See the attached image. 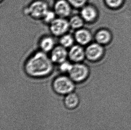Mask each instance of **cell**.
Segmentation results:
<instances>
[{
	"label": "cell",
	"instance_id": "6da1fadb",
	"mask_svg": "<svg viewBox=\"0 0 131 130\" xmlns=\"http://www.w3.org/2000/svg\"><path fill=\"white\" fill-rule=\"evenodd\" d=\"M54 65L48 54L38 49L27 58L23 68L25 73L29 77L39 79L47 77L51 74Z\"/></svg>",
	"mask_w": 131,
	"mask_h": 130
},
{
	"label": "cell",
	"instance_id": "7a4b0ae2",
	"mask_svg": "<svg viewBox=\"0 0 131 130\" xmlns=\"http://www.w3.org/2000/svg\"><path fill=\"white\" fill-rule=\"evenodd\" d=\"M49 5L45 0H33L24 7L23 14L35 21H41L46 12L49 9Z\"/></svg>",
	"mask_w": 131,
	"mask_h": 130
},
{
	"label": "cell",
	"instance_id": "3957f363",
	"mask_svg": "<svg viewBox=\"0 0 131 130\" xmlns=\"http://www.w3.org/2000/svg\"><path fill=\"white\" fill-rule=\"evenodd\" d=\"M53 90L61 95H67L74 90V82L69 76L62 75L56 77L52 83Z\"/></svg>",
	"mask_w": 131,
	"mask_h": 130
},
{
	"label": "cell",
	"instance_id": "277c9868",
	"mask_svg": "<svg viewBox=\"0 0 131 130\" xmlns=\"http://www.w3.org/2000/svg\"><path fill=\"white\" fill-rule=\"evenodd\" d=\"M90 70L88 66L83 62L73 63L68 73L69 76L74 83H80L85 81L88 78Z\"/></svg>",
	"mask_w": 131,
	"mask_h": 130
},
{
	"label": "cell",
	"instance_id": "5b68a950",
	"mask_svg": "<svg viewBox=\"0 0 131 130\" xmlns=\"http://www.w3.org/2000/svg\"><path fill=\"white\" fill-rule=\"evenodd\" d=\"M48 27L51 35L58 38L71 30L68 19L59 17H57Z\"/></svg>",
	"mask_w": 131,
	"mask_h": 130
},
{
	"label": "cell",
	"instance_id": "8992f818",
	"mask_svg": "<svg viewBox=\"0 0 131 130\" xmlns=\"http://www.w3.org/2000/svg\"><path fill=\"white\" fill-rule=\"evenodd\" d=\"M73 9L67 0H57L55 1L52 9L57 17L68 19L72 15Z\"/></svg>",
	"mask_w": 131,
	"mask_h": 130
},
{
	"label": "cell",
	"instance_id": "52a82bcc",
	"mask_svg": "<svg viewBox=\"0 0 131 130\" xmlns=\"http://www.w3.org/2000/svg\"><path fill=\"white\" fill-rule=\"evenodd\" d=\"M68 60L73 63L83 62L85 60V47L74 44L68 49Z\"/></svg>",
	"mask_w": 131,
	"mask_h": 130
},
{
	"label": "cell",
	"instance_id": "ba28073f",
	"mask_svg": "<svg viewBox=\"0 0 131 130\" xmlns=\"http://www.w3.org/2000/svg\"><path fill=\"white\" fill-rule=\"evenodd\" d=\"M85 47V60L90 62L97 61L103 55V48L97 42L90 43Z\"/></svg>",
	"mask_w": 131,
	"mask_h": 130
},
{
	"label": "cell",
	"instance_id": "9c48e42d",
	"mask_svg": "<svg viewBox=\"0 0 131 130\" xmlns=\"http://www.w3.org/2000/svg\"><path fill=\"white\" fill-rule=\"evenodd\" d=\"M48 55L55 65H59L68 60V49L59 44L56 45Z\"/></svg>",
	"mask_w": 131,
	"mask_h": 130
},
{
	"label": "cell",
	"instance_id": "30bf717a",
	"mask_svg": "<svg viewBox=\"0 0 131 130\" xmlns=\"http://www.w3.org/2000/svg\"><path fill=\"white\" fill-rule=\"evenodd\" d=\"M73 35L76 44L85 47L91 43L92 33L90 30L84 27L74 31Z\"/></svg>",
	"mask_w": 131,
	"mask_h": 130
},
{
	"label": "cell",
	"instance_id": "8fae6325",
	"mask_svg": "<svg viewBox=\"0 0 131 130\" xmlns=\"http://www.w3.org/2000/svg\"><path fill=\"white\" fill-rule=\"evenodd\" d=\"M79 14L85 24H90L95 21L97 17V11L93 5L87 3L80 9Z\"/></svg>",
	"mask_w": 131,
	"mask_h": 130
},
{
	"label": "cell",
	"instance_id": "7c38bea8",
	"mask_svg": "<svg viewBox=\"0 0 131 130\" xmlns=\"http://www.w3.org/2000/svg\"><path fill=\"white\" fill-rule=\"evenodd\" d=\"M54 36L52 35H44L38 41L39 49L49 54L54 48L56 45Z\"/></svg>",
	"mask_w": 131,
	"mask_h": 130
},
{
	"label": "cell",
	"instance_id": "4fadbf2b",
	"mask_svg": "<svg viewBox=\"0 0 131 130\" xmlns=\"http://www.w3.org/2000/svg\"><path fill=\"white\" fill-rule=\"evenodd\" d=\"M69 26L70 29L75 31L84 27L85 23L80 14H72L69 18Z\"/></svg>",
	"mask_w": 131,
	"mask_h": 130
},
{
	"label": "cell",
	"instance_id": "5bb4252c",
	"mask_svg": "<svg viewBox=\"0 0 131 130\" xmlns=\"http://www.w3.org/2000/svg\"><path fill=\"white\" fill-rule=\"evenodd\" d=\"M79 98L77 94L70 93L66 96L64 99V104L69 109L72 110L78 107L79 104Z\"/></svg>",
	"mask_w": 131,
	"mask_h": 130
},
{
	"label": "cell",
	"instance_id": "9a60e30c",
	"mask_svg": "<svg viewBox=\"0 0 131 130\" xmlns=\"http://www.w3.org/2000/svg\"><path fill=\"white\" fill-rule=\"evenodd\" d=\"M75 44L76 42L73 34L69 32L59 37V44L67 49H69Z\"/></svg>",
	"mask_w": 131,
	"mask_h": 130
},
{
	"label": "cell",
	"instance_id": "2e32d148",
	"mask_svg": "<svg viewBox=\"0 0 131 130\" xmlns=\"http://www.w3.org/2000/svg\"><path fill=\"white\" fill-rule=\"evenodd\" d=\"M94 37L96 42L102 45L106 44L109 42L110 39V35L106 30H100L96 33Z\"/></svg>",
	"mask_w": 131,
	"mask_h": 130
},
{
	"label": "cell",
	"instance_id": "e0dca14e",
	"mask_svg": "<svg viewBox=\"0 0 131 130\" xmlns=\"http://www.w3.org/2000/svg\"><path fill=\"white\" fill-rule=\"evenodd\" d=\"M57 17L53 9H49L45 14L41 21L45 25H49Z\"/></svg>",
	"mask_w": 131,
	"mask_h": 130
},
{
	"label": "cell",
	"instance_id": "ac0fdd59",
	"mask_svg": "<svg viewBox=\"0 0 131 130\" xmlns=\"http://www.w3.org/2000/svg\"><path fill=\"white\" fill-rule=\"evenodd\" d=\"M73 63L69 60H67L58 65L59 69L62 73H68L73 66Z\"/></svg>",
	"mask_w": 131,
	"mask_h": 130
},
{
	"label": "cell",
	"instance_id": "d6986e66",
	"mask_svg": "<svg viewBox=\"0 0 131 130\" xmlns=\"http://www.w3.org/2000/svg\"><path fill=\"white\" fill-rule=\"evenodd\" d=\"M74 9H81L88 3V0H67Z\"/></svg>",
	"mask_w": 131,
	"mask_h": 130
},
{
	"label": "cell",
	"instance_id": "ffe728a7",
	"mask_svg": "<svg viewBox=\"0 0 131 130\" xmlns=\"http://www.w3.org/2000/svg\"><path fill=\"white\" fill-rule=\"evenodd\" d=\"M122 0H106L108 5L111 7H116L120 5Z\"/></svg>",
	"mask_w": 131,
	"mask_h": 130
},
{
	"label": "cell",
	"instance_id": "44dd1931",
	"mask_svg": "<svg viewBox=\"0 0 131 130\" xmlns=\"http://www.w3.org/2000/svg\"><path fill=\"white\" fill-rule=\"evenodd\" d=\"M5 0H0V1H1V3L2 4L3 2H4Z\"/></svg>",
	"mask_w": 131,
	"mask_h": 130
},
{
	"label": "cell",
	"instance_id": "7402d4cb",
	"mask_svg": "<svg viewBox=\"0 0 131 130\" xmlns=\"http://www.w3.org/2000/svg\"><path fill=\"white\" fill-rule=\"evenodd\" d=\"M54 1H57V0H54Z\"/></svg>",
	"mask_w": 131,
	"mask_h": 130
}]
</instances>
